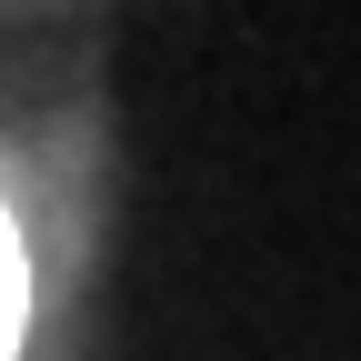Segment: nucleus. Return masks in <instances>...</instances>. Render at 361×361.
<instances>
[{
	"instance_id": "1",
	"label": "nucleus",
	"mask_w": 361,
	"mask_h": 361,
	"mask_svg": "<svg viewBox=\"0 0 361 361\" xmlns=\"http://www.w3.org/2000/svg\"><path fill=\"white\" fill-rule=\"evenodd\" d=\"M20 322H30V271L11 241V211H0V361H20Z\"/></svg>"
}]
</instances>
